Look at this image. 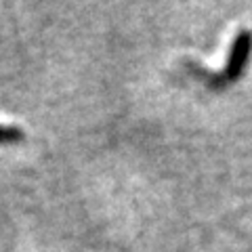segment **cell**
Segmentation results:
<instances>
[{
	"instance_id": "cell-1",
	"label": "cell",
	"mask_w": 252,
	"mask_h": 252,
	"mask_svg": "<svg viewBox=\"0 0 252 252\" xmlns=\"http://www.w3.org/2000/svg\"><path fill=\"white\" fill-rule=\"evenodd\" d=\"M23 137V130L19 126H9V124H0V143L6 141H17Z\"/></svg>"
}]
</instances>
